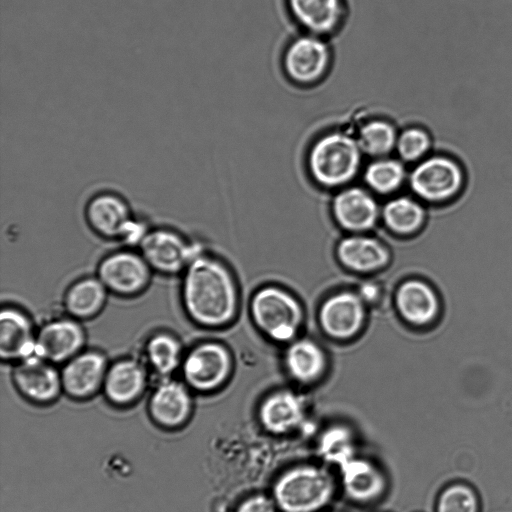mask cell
Returning <instances> with one entry per match:
<instances>
[{
	"label": "cell",
	"instance_id": "1",
	"mask_svg": "<svg viewBox=\"0 0 512 512\" xmlns=\"http://www.w3.org/2000/svg\"><path fill=\"white\" fill-rule=\"evenodd\" d=\"M179 276L180 303L191 323L217 329L232 322L237 311V286L221 260L204 250Z\"/></svg>",
	"mask_w": 512,
	"mask_h": 512
},
{
	"label": "cell",
	"instance_id": "2",
	"mask_svg": "<svg viewBox=\"0 0 512 512\" xmlns=\"http://www.w3.org/2000/svg\"><path fill=\"white\" fill-rule=\"evenodd\" d=\"M362 153L357 139L343 132H330L313 143L308 168L321 186L341 187L357 175Z\"/></svg>",
	"mask_w": 512,
	"mask_h": 512
},
{
	"label": "cell",
	"instance_id": "3",
	"mask_svg": "<svg viewBox=\"0 0 512 512\" xmlns=\"http://www.w3.org/2000/svg\"><path fill=\"white\" fill-rule=\"evenodd\" d=\"M331 475L315 465H300L284 472L275 482L273 500L282 512H317L332 499Z\"/></svg>",
	"mask_w": 512,
	"mask_h": 512
},
{
	"label": "cell",
	"instance_id": "4",
	"mask_svg": "<svg viewBox=\"0 0 512 512\" xmlns=\"http://www.w3.org/2000/svg\"><path fill=\"white\" fill-rule=\"evenodd\" d=\"M232 366L226 346L215 340H201L185 350L178 374L193 392L207 394L226 383Z\"/></svg>",
	"mask_w": 512,
	"mask_h": 512
},
{
	"label": "cell",
	"instance_id": "5",
	"mask_svg": "<svg viewBox=\"0 0 512 512\" xmlns=\"http://www.w3.org/2000/svg\"><path fill=\"white\" fill-rule=\"evenodd\" d=\"M251 314L257 327L276 342L293 340L303 319L295 297L275 286L263 287L255 293Z\"/></svg>",
	"mask_w": 512,
	"mask_h": 512
},
{
	"label": "cell",
	"instance_id": "6",
	"mask_svg": "<svg viewBox=\"0 0 512 512\" xmlns=\"http://www.w3.org/2000/svg\"><path fill=\"white\" fill-rule=\"evenodd\" d=\"M153 273L138 249L125 246L104 255L95 275L110 294L134 298L146 291Z\"/></svg>",
	"mask_w": 512,
	"mask_h": 512
},
{
	"label": "cell",
	"instance_id": "7",
	"mask_svg": "<svg viewBox=\"0 0 512 512\" xmlns=\"http://www.w3.org/2000/svg\"><path fill=\"white\" fill-rule=\"evenodd\" d=\"M137 249L153 272L164 276L180 275L205 250L169 227L150 228Z\"/></svg>",
	"mask_w": 512,
	"mask_h": 512
},
{
	"label": "cell",
	"instance_id": "8",
	"mask_svg": "<svg viewBox=\"0 0 512 512\" xmlns=\"http://www.w3.org/2000/svg\"><path fill=\"white\" fill-rule=\"evenodd\" d=\"M11 380L24 399L38 405L54 402L63 392L60 366L35 354L12 364Z\"/></svg>",
	"mask_w": 512,
	"mask_h": 512
},
{
	"label": "cell",
	"instance_id": "9",
	"mask_svg": "<svg viewBox=\"0 0 512 512\" xmlns=\"http://www.w3.org/2000/svg\"><path fill=\"white\" fill-rule=\"evenodd\" d=\"M82 322L64 314L44 321L36 331L35 355L58 366L86 348Z\"/></svg>",
	"mask_w": 512,
	"mask_h": 512
},
{
	"label": "cell",
	"instance_id": "10",
	"mask_svg": "<svg viewBox=\"0 0 512 512\" xmlns=\"http://www.w3.org/2000/svg\"><path fill=\"white\" fill-rule=\"evenodd\" d=\"M463 178L461 167L453 159L436 155L423 160L412 170L409 184L420 198L438 202L455 195Z\"/></svg>",
	"mask_w": 512,
	"mask_h": 512
},
{
	"label": "cell",
	"instance_id": "11",
	"mask_svg": "<svg viewBox=\"0 0 512 512\" xmlns=\"http://www.w3.org/2000/svg\"><path fill=\"white\" fill-rule=\"evenodd\" d=\"M109 363L101 350L83 349L60 366L63 392L75 400L93 397L102 390Z\"/></svg>",
	"mask_w": 512,
	"mask_h": 512
},
{
	"label": "cell",
	"instance_id": "12",
	"mask_svg": "<svg viewBox=\"0 0 512 512\" xmlns=\"http://www.w3.org/2000/svg\"><path fill=\"white\" fill-rule=\"evenodd\" d=\"M152 376L141 356H124L109 363L102 391L114 406L134 404L145 393Z\"/></svg>",
	"mask_w": 512,
	"mask_h": 512
},
{
	"label": "cell",
	"instance_id": "13",
	"mask_svg": "<svg viewBox=\"0 0 512 512\" xmlns=\"http://www.w3.org/2000/svg\"><path fill=\"white\" fill-rule=\"evenodd\" d=\"M193 391L174 376L157 379L148 400L149 414L165 428H177L191 416Z\"/></svg>",
	"mask_w": 512,
	"mask_h": 512
},
{
	"label": "cell",
	"instance_id": "14",
	"mask_svg": "<svg viewBox=\"0 0 512 512\" xmlns=\"http://www.w3.org/2000/svg\"><path fill=\"white\" fill-rule=\"evenodd\" d=\"M37 327L23 308L3 304L0 313V358L13 364L35 354Z\"/></svg>",
	"mask_w": 512,
	"mask_h": 512
},
{
	"label": "cell",
	"instance_id": "15",
	"mask_svg": "<svg viewBox=\"0 0 512 512\" xmlns=\"http://www.w3.org/2000/svg\"><path fill=\"white\" fill-rule=\"evenodd\" d=\"M330 52L315 35L301 36L288 46L283 65L288 77L298 84H312L326 73Z\"/></svg>",
	"mask_w": 512,
	"mask_h": 512
},
{
	"label": "cell",
	"instance_id": "16",
	"mask_svg": "<svg viewBox=\"0 0 512 512\" xmlns=\"http://www.w3.org/2000/svg\"><path fill=\"white\" fill-rule=\"evenodd\" d=\"M85 219L90 229L99 237L121 240L127 226L134 218L126 199L113 191L93 195L85 206Z\"/></svg>",
	"mask_w": 512,
	"mask_h": 512
},
{
	"label": "cell",
	"instance_id": "17",
	"mask_svg": "<svg viewBox=\"0 0 512 512\" xmlns=\"http://www.w3.org/2000/svg\"><path fill=\"white\" fill-rule=\"evenodd\" d=\"M364 318L365 302L358 293L350 291L329 296L319 310V322L324 332L340 340L355 335Z\"/></svg>",
	"mask_w": 512,
	"mask_h": 512
},
{
	"label": "cell",
	"instance_id": "18",
	"mask_svg": "<svg viewBox=\"0 0 512 512\" xmlns=\"http://www.w3.org/2000/svg\"><path fill=\"white\" fill-rule=\"evenodd\" d=\"M332 212L338 224L349 231L371 229L377 222L379 207L374 197L360 187H348L335 195Z\"/></svg>",
	"mask_w": 512,
	"mask_h": 512
},
{
	"label": "cell",
	"instance_id": "19",
	"mask_svg": "<svg viewBox=\"0 0 512 512\" xmlns=\"http://www.w3.org/2000/svg\"><path fill=\"white\" fill-rule=\"evenodd\" d=\"M305 411L303 396L292 390L282 389L263 400L259 408V419L268 432L286 434L304 421Z\"/></svg>",
	"mask_w": 512,
	"mask_h": 512
},
{
	"label": "cell",
	"instance_id": "20",
	"mask_svg": "<svg viewBox=\"0 0 512 512\" xmlns=\"http://www.w3.org/2000/svg\"><path fill=\"white\" fill-rule=\"evenodd\" d=\"M185 350L175 333L161 329L147 336L140 356L152 378L157 380L172 377L179 372Z\"/></svg>",
	"mask_w": 512,
	"mask_h": 512
},
{
	"label": "cell",
	"instance_id": "21",
	"mask_svg": "<svg viewBox=\"0 0 512 512\" xmlns=\"http://www.w3.org/2000/svg\"><path fill=\"white\" fill-rule=\"evenodd\" d=\"M109 294L96 275L80 277L63 295L65 314L81 322L93 319L105 308Z\"/></svg>",
	"mask_w": 512,
	"mask_h": 512
},
{
	"label": "cell",
	"instance_id": "22",
	"mask_svg": "<svg viewBox=\"0 0 512 512\" xmlns=\"http://www.w3.org/2000/svg\"><path fill=\"white\" fill-rule=\"evenodd\" d=\"M337 257L347 268L356 272H372L383 268L390 255L377 239L353 235L342 239L337 246Z\"/></svg>",
	"mask_w": 512,
	"mask_h": 512
},
{
	"label": "cell",
	"instance_id": "23",
	"mask_svg": "<svg viewBox=\"0 0 512 512\" xmlns=\"http://www.w3.org/2000/svg\"><path fill=\"white\" fill-rule=\"evenodd\" d=\"M400 316L413 325L429 323L438 311V300L429 285L419 280L402 283L395 294Z\"/></svg>",
	"mask_w": 512,
	"mask_h": 512
},
{
	"label": "cell",
	"instance_id": "24",
	"mask_svg": "<svg viewBox=\"0 0 512 512\" xmlns=\"http://www.w3.org/2000/svg\"><path fill=\"white\" fill-rule=\"evenodd\" d=\"M340 468L344 490L351 499L368 502L383 493L384 476L372 462L354 457Z\"/></svg>",
	"mask_w": 512,
	"mask_h": 512
},
{
	"label": "cell",
	"instance_id": "25",
	"mask_svg": "<svg viewBox=\"0 0 512 512\" xmlns=\"http://www.w3.org/2000/svg\"><path fill=\"white\" fill-rule=\"evenodd\" d=\"M295 20L313 34L334 30L342 19L344 0H287Z\"/></svg>",
	"mask_w": 512,
	"mask_h": 512
},
{
	"label": "cell",
	"instance_id": "26",
	"mask_svg": "<svg viewBox=\"0 0 512 512\" xmlns=\"http://www.w3.org/2000/svg\"><path fill=\"white\" fill-rule=\"evenodd\" d=\"M284 364L288 374L300 383L317 380L326 366V358L320 346L310 339L294 340L287 347Z\"/></svg>",
	"mask_w": 512,
	"mask_h": 512
},
{
	"label": "cell",
	"instance_id": "27",
	"mask_svg": "<svg viewBox=\"0 0 512 512\" xmlns=\"http://www.w3.org/2000/svg\"><path fill=\"white\" fill-rule=\"evenodd\" d=\"M386 226L399 234H408L417 230L424 220V210L415 200L396 197L389 200L382 211Z\"/></svg>",
	"mask_w": 512,
	"mask_h": 512
},
{
	"label": "cell",
	"instance_id": "28",
	"mask_svg": "<svg viewBox=\"0 0 512 512\" xmlns=\"http://www.w3.org/2000/svg\"><path fill=\"white\" fill-rule=\"evenodd\" d=\"M406 171L402 162L387 157L377 158L364 171L367 186L378 194H390L404 182Z\"/></svg>",
	"mask_w": 512,
	"mask_h": 512
},
{
	"label": "cell",
	"instance_id": "29",
	"mask_svg": "<svg viewBox=\"0 0 512 512\" xmlns=\"http://www.w3.org/2000/svg\"><path fill=\"white\" fill-rule=\"evenodd\" d=\"M397 138L396 129L391 123L372 120L360 128L357 141L363 153L383 158L395 149Z\"/></svg>",
	"mask_w": 512,
	"mask_h": 512
},
{
	"label": "cell",
	"instance_id": "30",
	"mask_svg": "<svg viewBox=\"0 0 512 512\" xmlns=\"http://www.w3.org/2000/svg\"><path fill=\"white\" fill-rule=\"evenodd\" d=\"M319 453L328 462L342 466L355 457L351 433L340 426L328 429L319 441Z\"/></svg>",
	"mask_w": 512,
	"mask_h": 512
},
{
	"label": "cell",
	"instance_id": "31",
	"mask_svg": "<svg viewBox=\"0 0 512 512\" xmlns=\"http://www.w3.org/2000/svg\"><path fill=\"white\" fill-rule=\"evenodd\" d=\"M478 500L467 485L453 484L443 490L437 503V512H477Z\"/></svg>",
	"mask_w": 512,
	"mask_h": 512
},
{
	"label": "cell",
	"instance_id": "32",
	"mask_svg": "<svg viewBox=\"0 0 512 512\" xmlns=\"http://www.w3.org/2000/svg\"><path fill=\"white\" fill-rule=\"evenodd\" d=\"M430 146L431 138L427 131L410 127L398 135L395 149L403 161L415 162L428 152Z\"/></svg>",
	"mask_w": 512,
	"mask_h": 512
},
{
	"label": "cell",
	"instance_id": "33",
	"mask_svg": "<svg viewBox=\"0 0 512 512\" xmlns=\"http://www.w3.org/2000/svg\"><path fill=\"white\" fill-rule=\"evenodd\" d=\"M276 508L278 507L273 499L257 494L245 499L236 512H277Z\"/></svg>",
	"mask_w": 512,
	"mask_h": 512
},
{
	"label": "cell",
	"instance_id": "34",
	"mask_svg": "<svg viewBox=\"0 0 512 512\" xmlns=\"http://www.w3.org/2000/svg\"><path fill=\"white\" fill-rule=\"evenodd\" d=\"M358 294L364 302H373L379 293L375 283H365L360 287Z\"/></svg>",
	"mask_w": 512,
	"mask_h": 512
}]
</instances>
